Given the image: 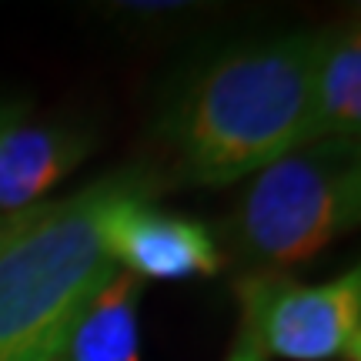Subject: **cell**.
Returning a JSON list of instances; mask_svg holds the SVG:
<instances>
[{"label":"cell","mask_w":361,"mask_h":361,"mask_svg":"<svg viewBox=\"0 0 361 361\" xmlns=\"http://www.w3.org/2000/svg\"><path fill=\"white\" fill-rule=\"evenodd\" d=\"M358 221V144H301L251 178L231 214L228 241L251 274H284L314 261Z\"/></svg>","instance_id":"cell-3"},{"label":"cell","mask_w":361,"mask_h":361,"mask_svg":"<svg viewBox=\"0 0 361 361\" xmlns=\"http://www.w3.org/2000/svg\"><path fill=\"white\" fill-rule=\"evenodd\" d=\"M241 328L264 358L358 361L361 358V271L301 284L284 274H245L234 281Z\"/></svg>","instance_id":"cell-4"},{"label":"cell","mask_w":361,"mask_h":361,"mask_svg":"<svg viewBox=\"0 0 361 361\" xmlns=\"http://www.w3.org/2000/svg\"><path fill=\"white\" fill-rule=\"evenodd\" d=\"M27 114V104L24 101H0V137L13 128V124H20Z\"/></svg>","instance_id":"cell-12"},{"label":"cell","mask_w":361,"mask_h":361,"mask_svg":"<svg viewBox=\"0 0 361 361\" xmlns=\"http://www.w3.org/2000/svg\"><path fill=\"white\" fill-rule=\"evenodd\" d=\"M47 207V201L44 204H34L27 207V211H0V255H4V247L11 245L17 234H24L34 221H37V214Z\"/></svg>","instance_id":"cell-9"},{"label":"cell","mask_w":361,"mask_h":361,"mask_svg":"<svg viewBox=\"0 0 361 361\" xmlns=\"http://www.w3.org/2000/svg\"><path fill=\"white\" fill-rule=\"evenodd\" d=\"M74 318H78V314H74ZM74 318L37 351V358H30V361H67V335H71V328H74Z\"/></svg>","instance_id":"cell-11"},{"label":"cell","mask_w":361,"mask_h":361,"mask_svg":"<svg viewBox=\"0 0 361 361\" xmlns=\"http://www.w3.org/2000/svg\"><path fill=\"white\" fill-rule=\"evenodd\" d=\"M224 361H268V358H264V351L258 348L255 335L238 324V338H234V345H231V351H228Z\"/></svg>","instance_id":"cell-10"},{"label":"cell","mask_w":361,"mask_h":361,"mask_svg":"<svg viewBox=\"0 0 361 361\" xmlns=\"http://www.w3.org/2000/svg\"><path fill=\"white\" fill-rule=\"evenodd\" d=\"M311 34L247 40L194 67L157 114L161 184L224 188L305 144Z\"/></svg>","instance_id":"cell-1"},{"label":"cell","mask_w":361,"mask_h":361,"mask_svg":"<svg viewBox=\"0 0 361 361\" xmlns=\"http://www.w3.org/2000/svg\"><path fill=\"white\" fill-rule=\"evenodd\" d=\"M164 184L147 178L121 194L104 214V251L137 281H191L214 278L228 264V251L204 221L154 207Z\"/></svg>","instance_id":"cell-5"},{"label":"cell","mask_w":361,"mask_h":361,"mask_svg":"<svg viewBox=\"0 0 361 361\" xmlns=\"http://www.w3.org/2000/svg\"><path fill=\"white\" fill-rule=\"evenodd\" d=\"M94 130L78 121H20L0 137V211H27L84 164L94 151Z\"/></svg>","instance_id":"cell-6"},{"label":"cell","mask_w":361,"mask_h":361,"mask_svg":"<svg viewBox=\"0 0 361 361\" xmlns=\"http://www.w3.org/2000/svg\"><path fill=\"white\" fill-rule=\"evenodd\" d=\"M141 281L114 271L80 305L67 335V361H141Z\"/></svg>","instance_id":"cell-8"},{"label":"cell","mask_w":361,"mask_h":361,"mask_svg":"<svg viewBox=\"0 0 361 361\" xmlns=\"http://www.w3.org/2000/svg\"><path fill=\"white\" fill-rule=\"evenodd\" d=\"M157 178L128 168L47 201L37 221L0 255V361H30L80 305L114 274L104 251V214L121 194Z\"/></svg>","instance_id":"cell-2"},{"label":"cell","mask_w":361,"mask_h":361,"mask_svg":"<svg viewBox=\"0 0 361 361\" xmlns=\"http://www.w3.org/2000/svg\"><path fill=\"white\" fill-rule=\"evenodd\" d=\"M361 134V27L341 17L324 30H311L308 124L305 144L351 141Z\"/></svg>","instance_id":"cell-7"}]
</instances>
